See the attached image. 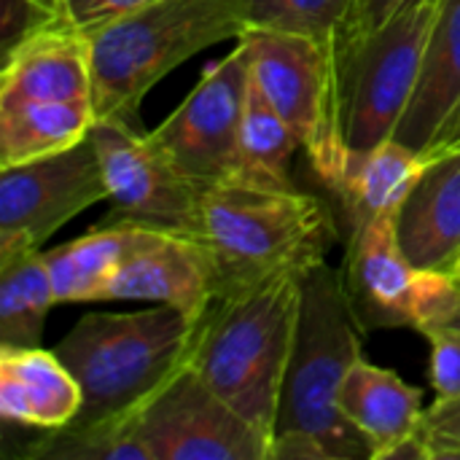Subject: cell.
I'll return each instance as SVG.
<instances>
[{"label":"cell","mask_w":460,"mask_h":460,"mask_svg":"<svg viewBox=\"0 0 460 460\" xmlns=\"http://www.w3.org/2000/svg\"><path fill=\"white\" fill-rule=\"evenodd\" d=\"M345 272L326 261L302 275L296 342L283 385L272 460L372 458L369 442L342 418L337 396L361 353Z\"/></svg>","instance_id":"6da1fadb"},{"label":"cell","mask_w":460,"mask_h":460,"mask_svg":"<svg viewBox=\"0 0 460 460\" xmlns=\"http://www.w3.org/2000/svg\"><path fill=\"white\" fill-rule=\"evenodd\" d=\"M197 240L213 267L216 299H224L323 264L337 224L296 186L224 181L202 191Z\"/></svg>","instance_id":"7a4b0ae2"},{"label":"cell","mask_w":460,"mask_h":460,"mask_svg":"<svg viewBox=\"0 0 460 460\" xmlns=\"http://www.w3.org/2000/svg\"><path fill=\"white\" fill-rule=\"evenodd\" d=\"M302 275L216 299L197 321L189 367L256 431L275 439L296 342Z\"/></svg>","instance_id":"3957f363"},{"label":"cell","mask_w":460,"mask_h":460,"mask_svg":"<svg viewBox=\"0 0 460 460\" xmlns=\"http://www.w3.org/2000/svg\"><path fill=\"white\" fill-rule=\"evenodd\" d=\"M245 30L248 0H151L102 27L92 35L94 121L140 129V102L154 84Z\"/></svg>","instance_id":"277c9868"},{"label":"cell","mask_w":460,"mask_h":460,"mask_svg":"<svg viewBox=\"0 0 460 460\" xmlns=\"http://www.w3.org/2000/svg\"><path fill=\"white\" fill-rule=\"evenodd\" d=\"M197 318L172 305L135 313H86L54 348L81 385L70 426L135 415L186 361Z\"/></svg>","instance_id":"5b68a950"},{"label":"cell","mask_w":460,"mask_h":460,"mask_svg":"<svg viewBox=\"0 0 460 460\" xmlns=\"http://www.w3.org/2000/svg\"><path fill=\"white\" fill-rule=\"evenodd\" d=\"M251 78L296 132L315 175L337 191L350 164L340 51L321 40L245 30Z\"/></svg>","instance_id":"8992f818"},{"label":"cell","mask_w":460,"mask_h":460,"mask_svg":"<svg viewBox=\"0 0 460 460\" xmlns=\"http://www.w3.org/2000/svg\"><path fill=\"white\" fill-rule=\"evenodd\" d=\"M445 0H412L342 57L345 137L350 159L394 137L415 92L423 54Z\"/></svg>","instance_id":"52a82bcc"},{"label":"cell","mask_w":460,"mask_h":460,"mask_svg":"<svg viewBox=\"0 0 460 460\" xmlns=\"http://www.w3.org/2000/svg\"><path fill=\"white\" fill-rule=\"evenodd\" d=\"M342 272L364 332L396 326L426 332L458 315L460 280L450 272L418 270L407 259L396 237V216L350 232Z\"/></svg>","instance_id":"ba28073f"},{"label":"cell","mask_w":460,"mask_h":460,"mask_svg":"<svg viewBox=\"0 0 460 460\" xmlns=\"http://www.w3.org/2000/svg\"><path fill=\"white\" fill-rule=\"evenodd\" d=\"M251 84L248 46L213 62L186 100L148 137L194 183L234 181L243 170V113Z\"/></svg>","instance_id":"9c48e42d"},{"label":"cell","mask_w":460,"mask_h":460,"mask_svg":"<svg viewBox=\"0 0 460 460\" xmlns=\"http://www.w3.org/2000/svg\"><path fill=\"white\" fill-rule=\"evenodd\" d=\"M92 140L108 183L111 213L105 226H140L197 240L202 186L186 178L148 137V132L94 121Z\"/></svg>","instance_id":"30bf717a"},{"label":"cell","mask_w":460,"mask_h":460,"mask_svg":"<svg viewBox=\"0 0 460 460\" xmlns=\"http://www.w3.org/2000/svg\"><path fill=\"white\" fill-rule=\"evenodd\" d=\"M135 423L154 460H272V442L189 361L135 412Z\"/></svg>","instance_id":"8fae6325"},{"label":"cell","mask_w":460,"mask_h":460,"mask_svg":"<svg viewBox=\"0 0 460 460\" xmlns=\"http://www.w3.org/2000/svg\"><path fill=\"white\" fill-rule=\"evenodd\" d=\"M97 202H108V183L92 135L67 151L0 167V256L43 251L57 229Z\"/></svg>","instance_id":"7c38bea8"},{"label":"cell","mask_w":460,"mask_h":460,"mask_svg":"<svg viewBox=\"0 0 460 460\" xmlns=\"http://www.w3.org/2000/svg\"><path fill=\"white\" fill-rule=\"evenodd\" d=\"M146 299L172 305L191 318H202L216 302L213 267L199 240L137 229V237L105 286L102 302Z\"/></svg>","instance_id":"4fadbf2b"},{"label":"cell","mask_w":460,"mask_h":460,"mask_svg":"<svg viewBox=\"0 0 460 460\" xmlns=\"http://www.w3.org/2000/svg\"><path fill=\"white\" fill-rule=\"evenodd\" d=\"M92 102V38L67 22H51L3 54L0 102Z\"/></svg>","instance_id":"5bb4252c"},{"label":"cell","mask_w":460,"mask_h":460,"mask_svg":"<svg viewBox=\"0 0 460 460\" xmlns=\"http://www.w3.org/2000/svg\"><path fill=\"white\" fill-rule=\"evenodd\" d=\"M396 237L418 270L453 272L460 253V148L429 159L396 213Z\"/></svg>","instance_id":"9a60e30c"},{"label":"cell","mask_w":460,"mask_h":460,"mask_svg":"<svg viewBox=\"0 0 460 460\" xmlns=\"http://www.w3.org/2000/svg\"><path fill=\"white\" fill-rule=\"evenodd\" d=\"M81 412V385L54 350L0 345V415L27 429H65Z\"/></svg>","instance_id":"2e32d148"},{"label":"cell","mask_w":460,"mask_h":460,"mask_svg":"<svg viewBox=\"0 0 460 460\" xmlns=\"http://www.w3.org/2000/svg\"><path fill=\"white\" fill-rule=\"evenodd\" d=\"M337 407L369 442L372 460H385L394 447L415 437L423 418V391L361 356L342 380Z\"/></svg>","instance_id":"e0dca14e"},{"label":"cell","mask_w":460,"mask_h":460,"mask_svg":"<svg viewBox=\"0 0 460 460\" xmlns=\"http://www.w3.org/2000/svg\"><path fill=\"white\" fill-rule=\"evenodd\" d=\"M460 102V0H445L431 30L420 75L394 140L420 151L434 146Z\"/></svg>","instance_id":"ac0fdd59"},{"label":"cell","mask_w":460,"mask_h":460,"mask_svg":"<svg viewBox=\"0 0 460 460\" xmlns=\"http://www.w3.org/2000/svg\"><path fill=\"white\" fill-rule=\"evenodd\" d=\"M426 164L429 159L420 151L394 137L361 156H353L337 189L350 218V232L375 218L396 216Z\"/></svg>","instance_id":"d6986e66"},{"label":"cell","mask_w":460,"mask_h":460,"mask_svg":"<svg viewBox=\"0 0 460 460\" xmlns=\"http://www.w3.org/2000/svg\"><path fill=\"white\" fill-rule=\"evenodd\" d=\"M92 102L24 100L0 102V167L35 162L67 151L89 137Z\"/></svg>","instance_id":"ffe728a7"},{"label":"cell","mask_w":460,"mask_h":460,"mask_svg":"<svg viewBox=\"0 0 460 460\" xmlns=\"http://www.w3.org/2000/svg\"><path fill=\"white\" fill-rule=\"evenodd\" d=\"M140 226H105L43 251L57 305L62 302H102L105 286L129 253Z\"/></svg>","instance_id":"44dd1931"},{"label":"cell","mask_w":460,"mask_h":460,"mask_svg":"<svg viewBox=\"0 0 460 460\" xmlns=\"http://www.w3.org/2000/svg\"><path fill=\"white\" fill-rule=\"evenodd\" d=\"M54 305L57 296L43 251L0 256V345L38 348Z\"/></svg>","instance_id":"7402d4cb"},{"label":"cell","mask_w":460,"mask_h":460,"mask_svg":"<svg viewBox=\"0 0 460 460\" xmlns=\"http://www.w3.org/2000/svg\"><path fill=\"white\" fill-rule=\"evenodd\" d=\"M240 146H243V170L234 181L283 186V189L294 186L291 159L296 148H302V143L296 132L288 127V121L261 94L253 78L248 84Z\"/></svg>","instance_id":"603a6c76"},{"label":"cell","mask_w":460,"mask_h":460,"mask_svg":"<svg viewBox=\"0 0 460 460\" xmlns=\"http://www.w3.org/2000/svg\"><path fill=\"white\" fill-rule=\"evenodd\" d=\"M27 456L40 460H154L135 415L54 429L32 442Z\"/></svg>","instance_id":"cb8c5ba5"},{"label":"cell","mask_w":460,"mask_h":460,"mask_svg":"<svg viewBox=\"0 0 460 460\" xmlns=\"http://www.w3.org/2000/svg\"><path fill=\"white\" fill-rule=\"evenodd\" d=\"M356 0H248V30L291 32L340 51Z\"/></svg>","instance_id":"d4e9b609"},{"label":"cell","mask_w":460,"mask_h":460,"mask_svg":"<svg viewBox=\"0 0 460 460\" xmlns=\"http://www.w3.org/2000/svg\"><path fill=\"white\" fill-rule=\"evenodd\" d=\"M415 437L423 445L426 460L460 458V394L439 396L431 410H423Z\"/></svg>","instance_id":"484cf974"},{"label":"cell","mask_w":460,"mask_h":460,"mask_svg":"<svg viewBox=\"0 0 460 460\" xmlns=\"http://www.w3.org/2000/svg\"><path fill=\"white\" fill-rule=\"evenodd\" d=\"M431 345V383L439 396L460 394V326L442 323L423 332Z\"/></svg>","instance_id":"4316f807"},{"label":"cell","mask_w":460,"mask_h":460,"mask_svg":"<svg viewBox=\"0 0 460 460\" xmlns=\"http://www.w3.org/2000/svg\"><path fill=\"white\" fill-rule=\"evenodd\" d=\"M151 0H57L62 22L73 24L84 35H97L116 19L143 8Z\"/></svg>","instance_id":"83f0119b"},{"label":"cell","mask_w":460,"mask_h":460,"mask_svg":"<svg viewBox=\"0 0 460 460\" xmlns=\"http://www.w3.org/2000/svg\"><path fill=\"white\" fill-rule=\"evenodd\" d=\"M407 3L412 0H356V8L348 19V27H345V35H342V46H340V65H342V57L356 46L361 43L369 32H375L377 27H383L396 11H402Z\"/></svg>","instance_id":"f1b7e54d"},{"label":"cell","mask_w":460,"mask_h":460,"mask_svg":"<svg viewBox=\"0 0 460 460\" xmlns=\"http://www.w3.org/2000/svg\"><path fill=\"white\" fill-rule=\"evenodd\" d=\"M460 148V102L456 105V111L450 113L447 124L442 127L439 137L434 140V146L426 151V159L431 156H439V154H447V151H458Z\"/></svg>","instance_id":"f546056e"},{"label":"cell","mask_w":460,"mask_h":460,"mask_svg":"<svg viewBox=\"0 0 460 460\" xmlns=\"http://www.w3.org/2000/svg\"><path fill=\"white\" fill-rule=\"evenodd\" d=\"M450 275H456V278L460 280V253H458V259H456V264H453V272H450Z\"/></svg>","instance_id":"4dcf8cb0"},{"label":"cell","mask_w":460,"mask_h":460,"mask_svg":"<svg viewBox=\"0 0 460 460\" xmlns=\"http://www.w3.org/2000/svg\"><path fill=\"white\" fill-rule=\"evenodd\" d=\"M450 323H456V326H460V310H458V315H456V318H453Z\"/></svg>","instance_id":"1f68e13d"}]
</instances>
